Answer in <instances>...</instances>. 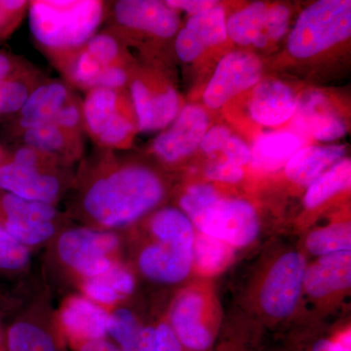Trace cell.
<instances>
[{"instance_id":"cell-1","label":"cell","mask_w":351,"mask_h":351,"mask_svg":"<svg viewBox=\"0 0 351 351\" xmlns=\"http://www.w3.org/2000/svg\"><path fill=\"white\" fill-rule=\"evenodd\" d=\"M119 151L97 149L95 173L82 197L85 214L106 228H119L147 213L164 196V186L149 168L123 163Z\"/></svg>"},{"instance_id":"cell-2","label":"cell","mask_w":351,"mask_h":351,"mask_svg":"<svg viewBox=\"0 0 351 351\" xmlns=\"http://www.w3.org/2000/svg\"><path fill=\"white\" fill-rule=\"evenodd\" d=\"M107 11L101 0H34L27 8L32 38L50 62L95 36Z\"/></svg>"},{"instance_id":"cell-3","label":"cell","mask_w":351,"mask_h":351,"mask_svg":"<svg viewBox=\"0 0 351 351\" xmlns=\"http://www.w3.org/2000/svg\"><path fill=\"white\" fill-rule=\"evenodd\" d=\"M68 165L56 157L21 145L0 164V189L24 199L53 204L62 182L57 169Z\"/></svg>"},{"instance_id":"cell-4","label":"cell","mask_w":351,"mask_h":351,"mask_svg":"<svg viewBox=\"0 0 351 351\" xmlns=\"http://www.w3.org/2000/svg\"><path fill=\"white\" fill-rule=\"evenodd\" d=\"M124 91L94 88L82 100L85 133L97 149H126L138 130L137 119L132 117Z\"/></svg>"},{"instance_id":"cell-5","label":"cell","mask_w":351,"mask_h":351,"mask_svg":"<svg viewBox=\"0 0 351 351\" xmlns=\"http://www.w3.org/2000/svg\"><path fill=\"white\" fill-rule=\"evenodd\" d=\"M350 0H321L307 7L298 18L288 39V49L304 59L319 54L350 38Z\"/></svg>"},{"instance_id":"cell-6","label":"cell","mask_w":351,"mask_h":351,"mask_svg":"<svg viewBox=\"0 0 351 351\" xmlns=\"http://www.w3.org/2000/svg\"><path fill=\"white\" fill-rule=\"evenodd\" d=\"M107 29L117 36L141 32L158 38H170L179 29L175 9L154 0H119L108 2Z\"/></svg>"},{"instance_id":"cell-7","label":"cell","mask_w":351,"mask_h":351,"mask_svg":"<svg viewBox=\"0 0 351 351\" xmlns=\"http://www.w3.org/2000/svg\"><path fill=\"white\" fill-rule=\"evenodd\" d=\"M203 234L221 240L230 246L242 247L257 237V214L248 202L216 198L193 219Z\"/></svg>"},{"instance_id":"cell-8","label":"cell","mask_w":351,"mask_h":351,"mask_svg":"<svg viewBox=\"0 0 351 351\" xmlns=\"http://www.w3.org/2000/svg\"><path fill=\"white\" fill-rule=\"evenodd\" d=\"M119 244L112 232L90 228H73L64 232L58 242L62 261L83 276L93 279L105 274L112 263L107 257Z\"/></svg>"},{"instance_id":"cell-9","label":"cell","mask_w":351,"mask_h":351,"mask_svg":"<svg viewBox=\"0 0 351 351\" xmlns=\"http://www.w3.org/2000/svg\"><path fill=\"white\" fill-rule=\"evenodd\" d=\"M306 269V260L298 252L285 254L272 265L261 291V304L265 313L274 318H285L293 313Z\"/></svg>"},{"instance_id":"cell-10","label":"cell","mask_w":351,"mask_h":351,"mask_svg":"<svg viewBox=\"0 0 351 351\" xmlns=\"http://www.w3.org/2000/svg\"><path fill=\"white\" fill-rule=\"evenodd\" d=\"M261 73L262 64L255 55L230 53L217 66L203 95V100L209 108H221L233 97L256 84Z\"/></svg>"},{"instance_id":"cell-11","label":"cell","mask_w":351,"mask_h":351,"mask_svg":"<svg viewBox=\"0 0 351 351\" xmlns=\"http://www.w3.org/2000/svg\"><path fill=\"white\" fill-rule=\"evenodd\" d=\"M208 117L202 108L186 106L166 129L154 141L152 152L159 159L174 163L188 156L200 145L207 131Z\"/></svg>"},{"instance_id":"cell-12","label":"cell","mask_w":351,"mask_h":351,"mask_svg":"<svg viewBox=\"0 0 351 351\" xmlns=\"http://www.w3.org/2000/svg\"><path fill=\"white\" fill-rule=\"evenodd\" d=\"M129 86L138 131L160 130L174 121L179 110V97L174 88H154L140 77L130 80Z\"/></svg>"},{"instance_id":"cell-13","label":"cell","mask_w":351,"mask_h":351,"mask_svg":"<svg viewBox=\"0 0 351 351\" xmlns=\"http://www.w3.org/2000/svg\"><path fill=\"white\" fill-rule=\"evenodd\" d=\"M226 36L225 12L217 5L189 18L176 38V52L182 61L191 62L207 48L223 43Z\"/></svg>"},{"instance_id":"cell-14","label":"cell","mask_w":351,"mask_h":351,"mask_svg":"<svg viewBox=\"0 0 351 351\" xmlns=\"http://www.w3.org/2000/svg\"><path fill=\"white\" fill-rule=\"evenodd\" d=\"M75 92L64 82L45 80L29 95L20 112L16 113L15 131L19 137L25 130L54 121Z\"/></svg>"},{"instance_id":"cell-15","label":"cell","mask_w":351,"mask_h":351,"mask_svg":"<svg viewBox=\"0 0 351 351\" xmlns=\"http://www.w3.org/2000/svg\"><path fill=\"white\" fill-rule=\"evenodd\" d=\"M293 126L297 131L316 140L331 142L343 137L346 126L334 112L326 97L317 91L308 92L298 101Z\"/></svg>"},{"instance_id":"cell-16","label":"cell","mask_w":351,"mask_h":351,"mask_svg":"<svg viewBox=\"0 0 351 351\" xmlns=\"http://www.w3.org/2000/svg\"><path fill=\"white\" fill-rule=\"evenodd\" d=\"M193 258V249L159 242L142 252L138 265L152 280L176 283L188 276Z\"/></svg>"},{"instance_id":"cell-17","label":"cell","mask_w":351,"mask_h":351,"mask_svg":"<svg viewBox=\"0 0 351 351\" xmlns=\"http://www.w3.org/2000/svg\"><path fill=\"white\" fill-rule=\"evenodd\" d=\"M204 301L198 293L189 292L178 298L171 311V329L181 345L191 350H206L212 337L200 322Z\"/></svg>"},{"instance_id":"cell-18","label":"cell","mask_w":351,"mask_h":351,"mask_svg":"<svg viewBox=\"0 0 351 351\" xmlns=\"http://www.w3.org/2000/svg\"><path fill=\"white\" fill-rule=\"evenodd\" d=\"M298 99L287 85L276 80L260 83L250 104L252 117L265 126H276L295 114Z\"/></svg>"},{"instance_id":"cell-19","label":"cell","mask_w":351,"mask_h":351,"mask_svg":"<svg viewBox=\"0 0 351 351\" xmlns=\"http://www.w3.org/2000/svg\"><path fill=\"white\" fill-rule=\"evenodd\" d=\"M19 137L22 145L50 154L66 164L75 162L84 154V135L66 130L55 122L25 130Z\"/></svg>"},{"instance_id":"cell-20","label":"cell","mask_w":351,"mask_h":351,"mask_svg":"<svg viewBox=\"0 0 351 351\" xmlns=\"http://www.w3.org/2000/svg\"><path fill=\"white\" fill-rule=\"evenodd\" d=\"M351 282L350 251L337 252L322 256L306 269L304 285L308 294L324 297L350 287Z\"/></svg>"},{"instance_id":"cell-21","label":"cell","mask_w":351,"mask_h":351,"mask_svg":"<svg viewBox=\"0 0 351 351\" xmlns=\"http://www.w3.org/2000/svg\"><path fill=\"white\" fill-rule=\"evenodd\" d=\"M61 319L71 334L87 341L103 339L108 332L107 313L84 298L71 300L63 309Z\"/></svg>"},{"instance_id":"cell-22","label":"cell","mask_w":351,"mask_h":351,"mask_svg":"<svg viewBox=\"0 0 351 351\" xmlns=\"http://www.w3.org/2000/svg\"><path fill=\"white\" fill-rule=\"evenodd\" d=\"M343 145L308 147L299 149L286 164V174L300 186H311L345 154Z\"/></svg>"},{"instance_id":"cell-23","label":"cell","mask_w":351,"mask_h":351,"mask_svg":"<svg viewBox=\"0 0 351 351\" xmlns=\"http://www.w3.org/2000/svg\"><path fill=\"white\" fill-rule=\"evenodd\" d=\"M302 145L301 138L289 132L263 134L254 144L252 165L263 171L280 169L301 149Z\"/></svg>"},{"instance_id":"cell-24","label":"cell","mask_w":351,"mask_h":351,"mask_svg":"<svg viewBox=\"0 0 351 351\" xmlns=\"http://www.w3.org/2000/svg\"><path fill=\"white\" fill-rule=\"evenodd\" d=\"M267 13V6L262 2L250 4L228 19L226 34L242 45L254 44L257 47H263L269 43L265 34Z\"/></svg>"},{"instance_id":"cell-25","label":"cell","mask_w":351,"mask_h":351,"mask_svg":"<svg viewBox=\"0 0 351 351\" xmlns=\"http://www.w3.org/2000/svg\"><path fill=\"white\" fill-rule=\"evenodd\" d=\"M152 232L159 242L193 248L195 234L191 221L179 210L165 208L157 212L151 221Z\"/></svg>"},{"instance_id":"cell-26","label":"cell","mask_w":351,"mask_h":351,"mask_svg":"<svg viewBox=\"0 0 351 351\" xmlns=\"http://www.w3.org/2000/svg\"><path fill=\"white\" fill-rule=\"evenodd\" d=\"M43 82V75L29 64L17 75L0 83V114L19 112L29 95Z\"/></svg>"},{"instance_id":"cell-27","label":"cell","mask_w":351,"mask_h":351,"mask_svg":"<svg viewBox=\"0 0 351 351\" xmlns=\"http://www.w3.org/2000/svg\"><path fill=\"white\" fill-rule=\"evenodd\" d=\"M2 219L53 223L57 217L54 205L18 197L4 193L0 196Z\"/></svg>"},{"instance_id":"cell-28","label":"cell","mask_w":351,"mask_h":351,"mask_svg":"<svg viewBox=\"0 0 351 351\" xmlns=\"http://www.w3.org/2000/svg\"><path fill=\"white\" fill-rule=\"evenodd\" d=\"M351 162L345 159L320 176L315 182L309 186L304 203L306 207L314 208L326 201L335 193L343 191L350 186Z\"/></svg>"},{"instance_id":"cell-29","label":"cell","mask_w":351,"mask_h":351,"mask_svg":"<svg viewBox=\"0 0 351 351\" xmlns=\"http://www.w3.org/2000/svg\"><path fill=\"white\" fill-rule=\"evenodd\" d=\"M232 251L230 245L201 233L193 241V257L200 271L214 274L230 263Z\"/></svg>"},{"instance_id":"cell-30","label":"cell","mask_w":351,"mask_h":351,"mask_svg":"<svg viewBox=\"0 0 351 351\" xmlns=\"http://www.w3.org/2000/svg\"><path fill=\"white\" fill-rule=\"evenodd\" d=\"M306 247L316 256H325L337 252L350 251V223H335L315 230L308 235Z\"/></svg>"},{"instance_id":"cell-31","label":"cell","mask_w":351,"mask_h":351,"mask_svg":"<svg viewBox=\"0 0 351 351\" xmlns=\"http://www.w3.org/2000/svg\"><path fill=\"white\" fill-rule=\"evenodd\" d=\"M9 351H58L52 337L40 327L18 322L9 329Z\"/></svg>"},{"instance_id":"cell-32","label":"cell","mask_w":351,"mask_h":351,"mask_svg":"<svg viewBox=\"0 0 351 351\" xmlns=\"http://www.w3.org/2000/svg\"><path fill=\"white\" fill-rule=\"evenodd\" d=\"M142 328L128 309L122 308L108 316V332L119 343L122 351H135Z\"/></svg>"},{"instance_id":"cell-33","label":"cell","mask_w":351,"mask_h":351,"mask_svg":"<svg viewBox=\"0 0 351 351\" xmlns=\"http://www.w3.org/2000/svg\"><path fill=\"white\" fill-rule=\"evenodd\" d=\"M0 223L14 239L25 246L43 243L45 240L49 239L55 232L53 223L1 219Z\"/></svg>"},{"instance_id":"cell-34","label":"cell","mask_w":351,"mask_h":351,"mask_svg":"<svg viewBox=\"0 0 351 351\" xmlns=\"http://www.w3.org/2000/svg\"><path fill=\"white\" fill-rule=\"evenodd\" d=\"M27 246L14 239L0 223V269L18 270L29 262Z\"/></svg>"},{"instance_id":"cell-35","label":"cell","mask_w":351,"mask_h":351,"mask_svg":"<svg viewBox=\"0 0 351 351\" xmlns=\"http://www.w3.org/2000/svg\"><path fill=\"white\" fill-rule=\"evenodd\" d=\"M219 197L216 189L207 184H196L188 189L181 199V206L193 221L216 198Z\"/></svg>"},{"instance_id":"cell-36","label":"cell","mask_w":351,"mask_h":351,"mask_svg":"<svg viewBox=\"0 0 351 351\" xmlns=\"http://www.w3.org/2000/svg\"><path fill=\"white\" fill-rule=\"evenodd\" d=\"M29 2L25 0H0V39L8 38L19 27Z\"/></svg>"},{"instance_id":"cell-37","label":"cell","mask_w":351,"mask_h":351,"mask_svg":"<svg viewBox=\"0 0 351 351\" xmlns=\"http://www.w3.org/2000/svg\"><path fill=\"white\" fill-rule=\"evenodd\" d=\"M287 7L276 5L267 9L265 34L267 40H278L285 34L288 27Z\"/></svg>"},{"instance_id":"cell-38","label":"cell","mask_w":351,"mask_h":351,"mask_svg":"<svg viewBox=\"0 0 351 351\" xmlns=\"http://www.w3.org/2000/svg\"><path fill=\"white\" fill-rule=\"evenodd\" d=\"M108 284L119 294V297L130 295L135 287L133 276L126 270L112 267L103 276L96 277Z\"/></svg>"},{"instance_id":"cell-39","label":"cell","mask_w":351,"mask_h":351,"mask_svg":"<svg viewBox=\"0 0 351 351\" xmlns=\"http://www.w3.org/2000/svg\"><path fill=\"white\" fill-rule=\"evenodd\" d=\"M209 179L226 182H237L243 177V171L239 166L228 162H215L210 164L206 169Z\"/></svg>"},{"instance_id":"cell-40","label":"cell","mask_w":351,"mask_h":351,"mask_svg":"<svg viewBox=\"0 0 351 351\" xmlns=\"http://www.w3.org/2000/svg\"><path fill=\"white\" fill-rule=\"evenodd\" d=\"M85 292L92 300L101 304H114L120 299L119 294L110 286L99 278L88 281L85 285Z\"/></svg>"},{"instance_id":"cell-41","label":"cell","mask_w":351,"mask_h":351,"mask_svg":"<svg viewBox=\"0 0 351 351\" xmlns=\"http://www.w3.org/2000/svg\"><path fill=\"white\" fill-rule=\"evenodd\" d=\"M221 151L225 152L228 162L239 167L251 161V151L239 138L230 136Z\"/></svg>"},{"instance_id":"cell-42","label":"cell","mask_w":351,"mask_h":351,"mask_svg":"<svg viewBox=\"0 0 351 351\" xmlns=\"http://www.w3.org/2000/svg\"><path fill=\"white\" fill-rule=\"evenodd\" d=\"M230 138V131L225 127H213L203 136L200 143L201 149L207 154L221 151Z\"/></svg>"},{"instance_id":"cell-43","label":"cell","mask_w":351,"mask_h":351,"mask_svg":"<svg viewBox=\"0 0 351 351\" xmlns=\"http://www.w3.org/2000/svg\"><path fill=\"white\" fill-rule=\"evenodd\" d=\"M29 66L27 62L21 61L18 58L5 52H0V83L17 75Z\"/></svg>"},{"instance_id":"cell-44","label":"cell","mask_w":351,"mask_h":351,"mask_svg":"<svg viewBox=\"0 0 351 351\" xmlns=\"http://www.w3.org/2000/svg\"><path fill=\"white\" fill-rule=\"evenodd\" d=\"M156 351H182L179 339L175 336L170 326L161 324L157 327Z\"/></svg>"},{"instance_id":"cell-45","label":"cell","mask_w":351,"mask_h":351,"mask_svg":"<svg viewBox=\"0 0 351 351\" xmlns=\"http://www.w3.org/2000/svg\"><path fill=\"white\" fill-rule=\"evenodd\" d=\"M165 3L175 10L182 9L193 15L209 10L218 5L216 1H212V0H169Z\"/></svg>"},{"instance_id":"cell-46","label":"cell","mask_w":351,"mask_h":351,"mask_svg":"<svg viewBox=\"0 0 351 351\" xmlns=\"http://www.w3.org/2000/svg\"><path fill=\"white\" fill-rule=\"evenodd\" d=\"M157 332L152 327L141 329L135 351H156Z\"/></svg>"},{"instance_id":"cell-47","label":"cell","mask_w":351,"mask_h":351,"mask_svg":"<svg viewBox=\"0 0 351 351\" xmlns=\"http://www.w3.org/2000/svg\"><path fill=\"white\" fill-rule=\"evenodd\" d=\"M313 351H350V334L336 341L321 339L314 345Z\"/></svg>"},{"instance_id":"cell-48","label":"cell","mask_w":351,"mask_h":351,"mask_svg":"<svg viewBox=\"0 0 351 351\" xmlns=\"http://www.w3.org/2000/svg\"><path fill=\"white\" fill-rule=\"evenodd\" d=\"M110 343L108 341L99 339V341H86L80 351H110Z\"/></svg>"},{"instance_id":"cell-49","label":"cell","mask_w":351,"mask_h":351,"mask_svg":"<svg viewBox=\"0 0 351 351\" xmlns=\"http://www.w3.org/2000/svg\"><path fill=\"white\" fill-rule=\"evenodd\" d=\"M110 351H122V350H119V348H117V346H113V345H112V343H110Z\"/></svg>"},{"instance_id":"cell-50","label":"cell","mask_w":351,"mask_h":351,"mask_svg":"<svg viewBox=\"0 0 351 351\" xmlns=\"http://www.w3.org/2000/svg\"><path fill=\"white\" fill-rule=\"evenodd\" d=\"M4 158H5V156H4V152L0 149V164L2 163V161L4 160Z\"/></svg>"},{"instance_id":"cell-51","label":"cell","mask_w":351,"mask_h":351,"mask_svg":"<svg viewBox=\"0 0 351 351\" xmlns=\"http://www.w3.org/2000/svg\"><path fill=\"white\" fill-rule=\"evenodd\" d=\"M0 351H1V350H0Z\"/></svg>"}]
</instances>
